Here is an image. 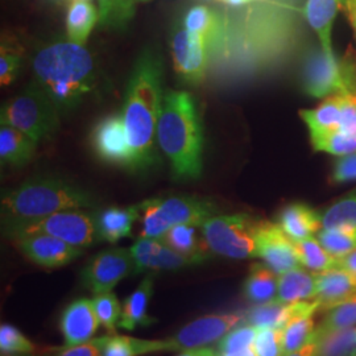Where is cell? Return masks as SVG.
Here are the masks:
<instances>
[{
	"label": "cell",
	"instance_id": "681fc988",
	"mask_svg": "<svg viewBox=\"0 0 356 356\" xmlns=\"http://www.w3.org/2000/svg\"><path fill=\"white\" fill-rule=\"evenodd\" d=\"M343 10L347 13V17L351 23V26H353L356 36V0H347V3L344 4Z\"/></svg>",
	"mask_w": 356,
	"mask_h": 356
},
{
	"label": "cell",
	"instance_id": "ee69618b",
	"mask_svg": "<svg viewBox=\"0 0 356 356\" xmlns=\"http://www.w3.org/2000/svg\"><path fill=\"white\" fill-rule=\"evenodd\" d=\"M102 356H139L136 339L116 334L106 337Z\"/></svg>",
	"mask_w": 356,
	"mask_h": 356
},
{
	"label": "cell",
	"instance_id": "ffe728a7",
	"mask_svg": "<svg viewBox=\"0 0 356 356\" xmlns=\"http://www.w3.org/2000/svg\"><path fill=\"white\" fill-rule=\"evenodd\" d=\"M140 204L110 206L94 213L98 242L116 243L131 236L132 226L140 216Z\"/></svg>",
	"mask_w": 356,
	"mask_h": 356
},
{
	"label": "cell",
	"instance_id": "7c38bea8",
	"mask_svg": "<svg viewBox=\"0 0 356 356\" xmlns=\"http://www.w3.org/2000/svg\"><path fill=\"white\" fill-rule=\"evenodd\" d=\"M135 272L131 250L110 248L91 257L81 272L82 285L95 294L111 292L118 282Z\"/></svg>",
	"mask_w": 356,
	"mask_h": 356
},
{
	"label": "cell",
	"instance_id": "816d5d0a",
	"mask_svg": "<svg viewBox=\"0 0 356 356\" xmlns=\"http://www.w3.org/2000/svg\"><path fill=\"white\" fill-rule=\"evenodd\" d=\"M218 356H257L254 353V346L244 348V350H239V351H232V353H219Z\"/></svg>",
	"mask_w": 356,
	"mask_h": 356
},
{
	"label": "cell",
	"instance_id": "30bf717a",
	"mask_svg": "<svg viewBox=\"0 0 356 356\" xmlns=\"http://www.w3.org/2000/svg\"><path fill=\"white\" fill-rule=\"evenodd\" d=\"M302 88L307 95L317 99L355 92L347 64L339 63L335 53L323 51L321 45L306 54L302 64Z\"/></svg>",
	"mask_w": 356,
	"mask_h": 356
},
{
	"label": "cell",
	"instance_id": "603a6c76",
	"mask_svg": "<svg viewBox=\"0 0 356 356\" xmlns=\"http://www.w3.org/2000/svg\"><path fill=\"white\" fill-rule=\"evenodd\" d=\"M318 279L317 272H309L304 268H294L279 276L277 297L281 302L291 304L317 298Z\"/></svg>",
	"mask_w": 356,
	"mask_h": 356
},
{
	"label": "cell",
	"instance_id": "5b68a950",
	"mask_svg": "<svg viewBox=\"0 0 356 356\" xmlns=\"http://www.w3.org/2000/svg\"><path fill=\"white\" fill-rule=\"evenodd\" d=\"M316 152L344 156L356 151V92L332 95L314 108L302 110Z\"/></svg>",
	"mask_w": 356,
	"mask_h": 356
},
{
	"label": "cell",
	"instance_id": "836d02e7",
	"mask_svg": "<svg viewBox=\"0 0 356 356\" xmlns=\"http://www.w3.org/2000/svg\"><path fill=\"white\" fill-rule=\"evenodd\" d=\"M322 229L356 227V191L334 202L321 214Z\"/></svg>",
	"mask_w": 356,
	"mask_h": 356
},
{
	"label": "cell",
	"instance_id": "83f0119b",
	"mask_svg": "<svg viewBox=\"0 0 356 356\" xmlns=\"http://www.w3.org/2000/svg\"><path fill=\"white\" fill-rule=\"evenodd\" d=\"M277 286L279 279L272 269L266 264H254L247 280L244 281L243 292L250 302L260 305L276 300Z\"/></svg>",
	"mask_w": 356,
	"mask_h": 356
},
{
	"label": "cell",
	"instance_id": "f546056e",
	"mask_svg": "<svg viewBox=\"0 0 356 356\" xmlns=\"http://www.w3.org/2000/svg\"><path fill=\"white\" fill-rule=\"evenodd\" d=\"M161 241L178 254L191 257L200 261L201 264L207 259V254L204 252L201 243L198 242L194 226H189V225L172 226L166 231Z\"/></svg>",
	"mask_w": 356,
	"mask_h": 356
},
{
	"label": "cell",
	"instance_id": "60d3db41",
	"mask_svg": "<svg viewBox=\"0 0 356 356\" xmlns=\"http://www.w3.org/2000/svg\"><path fill=\"white\" fill-rule=\"evenodd\" d=\"M254 348L257 356H284L282 329H259Z\"/></svg>",
	"mask_w": 356,
	"mask_h": 356
},
{
	"label": "cell",
	"instance_id": "cb8c5ba5",
	"mask_svg": "<svg viewBox=\"0 0 356 356\" xmlns=\"http://www.w3.org/2000/svg\"><path fill=\"white\" fill-rule=\"evenodd\" d=\"M341 8V0H307L304 8V15L309 26L316 32L322 49L327 53H334L331 33L334 22Z\"/></svg>",
	"mask_w": 356,
	"mask_h": 356
},
{
	"label": "cell",
	"instance_id": "f907efd6",
	"mask_svg": "<svg viewBox=\"0 0 356 356\" xmlns=\"http://www.w3.org/2000/svg\"><path fill=\"white\" fill-rule=\"evenodd\" d=\"M178 356H218V354L213 348H197V350H188Z\"/></svg>",
	"mask_w": 356,
	"mask_h": 356
},
{
	"label": "cell",
	"instance_id": "2e32d148",
	"mask_svg": "<svg viewBox=\"0 0 356 356\" xmlns=\"http://www.w3.org/2000/svg\"><path fill=\"white\" fill-rule=\"evenodd\" d=\"M129 250L135 260V273L177 270L201 264L191 257L178 254L161 239L139 238Z\"/></svg>",
	"mask_w": 356,
	"mask_h": 356
},
{
	"label": "cell",
	"instance_id": "8fae6325",
	"mask_svg": "<svg viewBox=\"0 0 356 356\" xmlns=\"http://www.w3.org/2000/svg\"><path fill=\"white\" fill-rule=\"evenodd\" d=\"M170 51L178 76L191 86L201 85L211 57L204 38L176 23L170 36Z\"/></svg>",
	"mask_w": 356,
	"mask_h": 356
},
{
	"label": "cell",
	"instance_id": "e575fe53",
	"mask_svg": "<svg viewBox=\"0 0 356 356\" xmlns=\"http://www.w3.org/2000/svg\"><path fill=\"white\" fill-rule=\"evenodd\" d=\"M319 243L337 259L356 251V227L321 229L317 234Z\"/></svg>",
	"mask_w": 356,
	"mask_h": 356
},
{
	"label": "cell",
	"instance_id": "9c48e42d",
	"mask_svg": "<svg viewBox=\"0 0 356 356\" xmlns=\"http://www.w3.org/2000/svg\"><path fill=\"white\" fill-rule=\"evenodd\" d=\"M244 321L241 314H211L186 325L178 331L177 335L165 341H141L136 339L138 354H151L159 351H188L204 348L226 337L229 331L238 327Z\"/></svg>",
	"mask_w": 356,
	"mask_h": 356
},
{
	"label": "cell",
	"instance_id": "9f6ffc18",
	"mask_svg": "<svg viewBox=\"0 0 356 356\" xmlns=\"http://www.w3.org/2000/svg\"><path fill=\"white\" fill-rule=\"evenodd\" d=\"M136 1H149V0H136Z\"/></svg>",
	"mask_w": 356,
	"mask_h": 356
},
{
	"label": "cell",
	"instance_id": "d590c367",
	"mask_svg": "<svg viewBox=\"0 0 356 356\" xmlns=\"http://www.w3.org/2000/svg\"><path fill=\"white\" fill-rule=\"evenodd\" d=\"M316 323L313 316L304 318L294 319L282 329V350L284 356L302 348L314 335Z\"/></svg>",
	"mask_w": 356,
	"mask_h": 356
},
{
	"label": "cell",
	"instance_id": "d6986e66",
	"mask_svg": "<svg viewBox=\"0 0 356 356\" xmlns=\"http://www.w3.org/2000/svg\"><path fill=\"white\" fill-rule=\"evenodd\" d=\"M99 321L92 301L79 298L67 306L60 318V330L64 335L65 346H76L91 341L98 330Z\"/></svg>",
	"mask_w": 356,
	"mask_h": 356
},
{
	"label": "cell",
	"instance_id": "7bdbcfd3",
	"mask_svg": "<svg viewBox=\"0 0 356 356\" xmlns=\"http://www.w3.org/2000/svg\"><path fill=\"white\" fill-rule=\"evenodd\" d=\"M22 66V53L15 47L8 44H1L0 51V85H11L19 74Z\"/></svg>",
	"mask_w": 356,
	"mask_h": 356
},
{
	"label": "cell",
	"instance_id": "3957f363",
	"mask_svg": "<svg viewBox=\"0 0 356 356\" xmlns=\"http://www.w3.org/2000/svg\"><path fill=\"white\" fill-rule=\"evenodd\" d=\"M156 139L159 149L170 163L175 177H201L204 131L197 104L189 91L169 90L164 94Z\"/></svg>",
	"mask_w": 356,
	"mask_h": 356
},
{
	"label": "cell",
	"instance_id": "b9f144b4",
	"mask_svg": "<svg viewBox=\"0 0 356 356\" xmlns=\"http://www.w3.org/2000/svg\"><path fill=\"white\" fill-rule=\"evenodd\" d=\"M257 330L251 325H244L229 331L219 342V353H232L252 347Z\"/></svg>",
	"mask_w": 356,
	"mask_h": 356
},
{
	"label": "cell",
	"instance_id": "4dcf8cb0",
	"mask_svg": "<svg viewBox=\"0 0 356 356\" xmlns=\"http://www.w3.org/2000/svg\"><path fill=\"white\" fill-rule=\"evenodd\" d=\"M301 266L313 272H325L338 267V259L327 252L317 238L312 236L304 241H293Z\"/></svg>",
	"mask_w": 356,
	"mask_h": 356
},
{
	"label": "cell",
	"instance_id": "db71d44e",
	"mask_svg": "<svg viewBox=\"0 0 356 356\" xmlns=\"http://www.w3.org/2000/svg\"><path fill=\"white\" fill-rule=\"evenodd\" d=\"M229 6H234V7H239V6H248V4H252V3H260V1H264V0H220Z\"/></svg>",
	"mask_w": 356,
	"mask_h": 356
},
{
	"label": "cell",
	"instance_id": "8992f818",
	"mask_svg": "<svg viewBox=\"0 0 356 356\" xmlns=\"http://www.w3.org/2000/svg\"><path fill=\"white\" fill-rule=\"evenodd\" d=\"M61 111L33 81L0 110L1 126L22 131L35 141L53 138L60 127Z\"/></svg>",
	"mask_w": 356,
	"mask_h": 356
},
{
	"label": "cell",
	"instance_id": "f35d334b",
	"mask_svg": "<svg viewBox=\"0 0 356 356\" xmlns=\"http://www.w3.org/2000/svg\"><path fill=\"white\" fill-rule=\"evenodd\" d=\"M91 301L99 323L106 330L114 332L116 326L119 325V321L122 318L123 312L120 309V304L116 296L111 292L101 293L97 294Z\"/></svg>",
	"mask_w": 356,
	"mask_h": 356
},
{
	"label": "cell",
	"instance_id": "44dd1931",
	"mask_svg": "<svg viewBox=\"0 0 356 356\" xmlns=\"http://www.w3.org/2000/svg\"><path fill=\"white\" fill-rule=\"evenodd\" d=\"M319 310L327 312L356 294V276L342 267L317 273Z\"/></svg>",
	"mask_w": 356,
	"mask_h": 356
},
{
	"label": "cell",
	"instance_id": "484cf974",
	"mask_svg": "<svg viewBox=\"0 0 356 356\" xmlns=\"http://www.w3.org/2000/svg\"><path fill=\"white\" fill-rule=\"evenodd\" d=\"M38 141L10 126L0 127V163L3 166H22L35 154Z\"/></svg>",
	"mask_w": 356,
	"mask_h": 356
},
{
	"label": "cell",
	"instance_id": "1f68e13d",
	"mask_svg": "<svg viewBox=\"0 0 356 356\" xmlns=\"http://www.w3.org/2000/svg\"><path fill=\"white\" fill-rule=\"evenodd\" d=\"M314 335L318 339L314 356H356V327Z\"/></svg>",
	"mask_w": 356,
	"mask_h": 356
},
{
	"label": "cell",
	"instance_id": "7dc6e473",
	"mask_svg": "<svg viewBox=\"0 0 356 356\" xmlns=\"http://www.w3.org/2000/svg\"><path fill=\"white\" fill-rule=\"evenodd\" d=\"M317 346H318V339L316 335H313V338L302 348H300L298 351L288 356H314L317 351Z\"/></svg>",
	"mask_w": 356,
	"mask_h": 356
},
{
	"label": "cell",
	"instance_id": "f1b7e54d",
	"mask_svg": "<svg viewBox=\"0 0 356 356\" xmlns=\"http://www.w3.org/2000/svg\"><path fill=\"white\" fill-rule=\"evenodd\" d=\"M244 321L256 329H284L291 323V304L272 300L266 304L254 305L245 313Z\"/></svg>",
	"mask_w": 356,
	"mask_h": 356
},
{
	"label": "cell",
	"instance_id": "4316f807",
	"mask_svg": "<svg viewBox=\"0 0 356 356\" xmlns=\"http://www.w3.org/2000/svg\"><path fill=\"white\" fill-rule=\"evenodd\" d=\"M99 22V11L89 0H73L66 15L67 40L86 47L90 35Z\"/></svg>",
	"mask_w": 356,
	"mask_h": 356
},
{
	"label": "cell",
	"instance_id": "680465c9",
	"mask_svg": "<svg viewBox=\"0 0 356 356\" xmlns=\"http://www.w3.org/2000/svg\"><path fill=\"white\" fill-rule=\"evenodd\" d=\"M218 1H220V0H218Z\"/></svg>",
	"mask_w": 356,
	"mask_h": 356
},
{
	"label": "cell",
	"instance_id": "4fadbf2b",
	"mask_svg": "<svg viewBox=\"0 0 356 356\" xmlns=\"http://www.w3.org/2000/svg\"><path fill=\"white\" fill-rule=\"evenodd\" d=\"M91 147L104 163L132 170L134 154L122 113L107 115L94 126Z\"/></svg>",
	"mask_w": 356,
	"mask_h": 356
},
{
	"label": "cell",
	"instance_id": "d4e9b609",
	"mask_svg": "<svg viewBox=\"0 0 356 356\" xmlns=\"http://www.w3.org/2000/svg\"><path fill=\"white\" fill-rule=\"evenodd\" d=\"M153 296L152 276H147L140 285L131 293L123 304L119 327L124 330H135L138 327L149 326L154 319L148 316V306Z\"/></svg>",
	"mask_w": 356,
	"mask_h": 356
},
{
	"label": "cell",
	"instance_id": "f6af8a7d",
	"mask_svg": "<svg viewBox=\"0 0 356 356\" xmlns=\"http://www.w3.org/2000/svg\"><path fill=\"white\" fill-rule=\"evenodd\" d=\"M356 181V151L339 156L331 172L332 184H347Z\"/></svg>",
	"mask_w": 356,
	"mask_h": 356
},
{
	"label": "cell",
	"instance_id": "c3c4849f",
	"mask_svg": "<svg viewBox=\"0 0 356 356\" xmlns=\"http://www.w3.org/2000/svg\"><path fill=\"white\" fill-rule=\"evenodd\" d=\"M338 267L344 268L356 276V251L338 259Z\"/></svg>",
	"mask_w": 356,
	"mask_h": 356
},
{
	"label": "cell",
	"instance_id": "5bb4252c",
	"mask_svg": "<svg viewBox=\"0 0 356 356\" xmlns=\"http://www.w3.org/2000/svg\"><path fill=\"white\" fill-rule=\"evenodd\" d=\"M256 254L276 275L301 266L293 241L281 229L279 223L257 222L256 232Z\"/></svg>",
	"mask_w": 356,
	"mask_h": 356
},
{
	"label": "cell",
	"instance_id": "bcb514c9",
	"mask_svg": "<svg viewBox=\"0 0 356 356\" xmlns=\"http://www.w3.org/2000/svg\"><path fill=\"white\" fill-rule=\"evenodd\" d=\"M106 337L91 339L89 342L76 346H65L53 356H102Z\"/></svg>",
	"mask_w": 356,
	"mask_h": 356
},
{
	"label": "cell",
	"instance_id": "ac0fdd59",
	"mask_svg": "<svg viewBox=\"0 0 356 356\" xmlns=\"http://www.w3.org/2000/svg\"><path fill=\"white\" fill-rule=\"evenodd\" d=\"M159 204L161 214L170 227L176 225L201 227L206 220L218 213V207L214 202L191 195L159 198Z\"/></svg>",
	"mask_w": 356,
	"mask_h": 356
},
{
	"label": "cell",
	"instance_id": "74e56055",
	"mask_svg": "<svg viewBox=\"0 0 356 356\" xmlns=\"http://www.w3.org/2000/svg\"><path fill=\"white\" fill-rule=\"evenodd\" d=\"M140 210L143 211V229L140 238L149 239H161L170 229L161 214L159 198H151L141 202Z\"/></svg>",
	"mask_w": 356,
	"mask_h": 356
},
{
	"label": "cell",
	"instance_id": "277c9868",
	"mask_svg": "<svg viewBox=\"0 0 356 356\" xmlns=\"http://www.w3.org/2000/svg\"><path fill=\"white\" fill-rule=\"evenodd\" d=\"M97 204L90 191L56 176H35L3 191V226L36 220L65 210H82Z\"/></svg>",
	"mask_w": 356,
	"mask_h": 356
},
{
	"label": "cell",
	"instance_id": "6da1fadb",
	"mask_svg": "<svg viewBox=\"0 0 356 356\" xmlns=\"http://www.w3.org/2000/svg\"><path fill=\"white\" fill-rule=\"evenodd\" d=\"M164 63L152 48L141 51L124 91L122 116L134 154L132 172H145L159 163L157 123L164 99Z\"/></svg>",
	"mask_w": 356,
	"mask_h": 356
},
{
	"label": "cell",
	"instance_id": "8d00e7d4",
	"mask_svg": "<svg viewBox=\"0 0 356 356\" xmlns=\"http://www.w3.org/2000/svg\"><path fill=\"white\" fill-rule=\"evenodd\" d=\"M326 313V317L316 329L317 334L356 327V294Z\"/></svg>",
	"mask_w": 356,
	"mask_h": 356
},
{
	"label": "cell",
	"instance_id": "d6a6232c",
	"mask_svg": "<svg viewBox=\"0 0 356 356\" xmlns=\"http://www.w3.org/2000/svg\"><path fill=\"white\" fill-rule=\"evenodd\" d=\"M99 23L103 28L123 31L135 15L136 0H98Z\"/></svg>",
	"mask_w": 356,
	"mask_h": 356
},
{
	"label": "cell",
	"instance_id": "6f0895ef",
	"mask_svg": "<svg viewBox=\"0 0 356 356\" xmlns=\"http://www.w3.org/2000/svg\"><path fill=\"white\" fill-rule=\"evenodd\" d=\"M10 356H26V354H23V355H10Z\"/></svg>",
	"mask_w": 356,
	"mask_h": 356
},
{
	"label": "cell",
	"instance_id": "9a60e30c",
	"mask_svg": "<svg viewBox=\"0 0 356 356\" xmlns=\"http://www.w3.org/2000/svg\"><path fill=\"white\" fill-rule=\"evenodd\" d=\"M28 260L44 268H60L70 264L83 254V250L49 235H31L15 239Z\"/></svg>",
	"mask_w": 356,
	"mask_h": 356
},
{
	"label": "cell",
	"instance_id": "ba28073f",
	"mask_svg": "<svg viewBox=\"0 0 356 356\" xmlns=\"http://www.w3.org/2000/svg\"><path fill=\"white\" fill-rule=\"evenodd\" d=\"M257 222L247 214L214 216L201 226L204 244L213 254L243 260L257 257L256 232Z\"/></svg>",
	"mask_w": 356,
	"mask_h": 356
},
{
	"label": "cell",
	"instance_id": "7402d4cb",
	"mask_svg": "<svg viewBox=\"0 0 356 356\" xmlns=\"http://www.w3.org/2000/svg\"><path fill=\"white\" fill-rule=\"evenodd\" d=\"M277 223L292 241H304L322 229L321 214L302 202L288 204L277 218Z\"/></svg>",
	"mask_w": 356,
	"mask_h": 356
},
{
	"label": "cell",
	"instance_id": "11a10c76",
	"mask_svg": "<svg viewBox=\"0 0 356 356\" xmlns=\"http://www.w3.org/2000/svg\"><path fill=\"white\" fill-rule=\"evenodd\" d=\"M341 3H342V8H343L344 4L347 3V0H341Z\"/></svg>",
	"mask_w": 356,
	"mask_h": 356
},
{
	"label": "cell",
	"instance_id": "7a4b0ae2",
	"mask_svg": "<svg viewBox=\"0 0 356 356\" xmlns=\"http://www.w3.org/2000/svg\"><path fill=\"white\" fill-rule=\"evenodd\" d=\"M35 82L63 113L76 108L95 88V65L83 45L57 40L32 61Z\"/></svg>",
	"mask_w": 356,
	"mask_h": 356
},
{
	"label": "cell",
	"instance_id": "e0dca14e",
	"mask_svg": "<svg viewBox=\"0 0 356 356\" xmlns=\"http://www.w3.org/2000/svg\"><path fill=\"white\" fill-rule=\"evenodd\" d=\"M182 26L204 38L211 56L229 49L227 17L222 16L214 8L204 4L193 6L184 15Z\"/></svg>",
	"mask_w": 356,
	"mask_h": 356
},
{
	"label": "cell",
	"instance_id": "ab89813d",
	"mask_svg": "<svg viewBox=\"0 0 356 356\" xmlns=\"http://www.w3.org/2000/svg\"><path fill=\"white\" fill-rule=\"evenodd\" d=\"M0 351L1 356L31 354L35 351V344L19 329L4 323L0 327Z\"/></svg>",
	"mask_w": 356,
	"mask_h": 356
},
{
	"label": "cell",
	"instance_id": "52a82bcc",
	"mask_svg": "<svg viewBox=\"0 0 356 356\" xmlns=\"http://www.w3.org/2000/svg\"><path fill=\"white\" fill-rule=\"evenodd\" d=\"M4 234L11 239L31 235H49L79 248L98 242L94 214L82 210H65L36 220L3 226Z\"/></svg>",
	"mask_w": 356,
	"mask_h": 356
},
{
	"label": "cell",
	"instance_id": "f5cc1de1",
	"mask_svg": "<svg viewBox=\"0 0 356 356\" xmlns=\"http://www.w3.org/2000/svg\"><path fill=\"white\" fill-rule=\"evenodd\" d=\"M344 63L347 64V67L350 70L351 79H353V86H354V91L356 92V57H353V60H346Z\"/></svg>",
	"mask_w": 356,
	"mask_h": 356
}]
</instances>
